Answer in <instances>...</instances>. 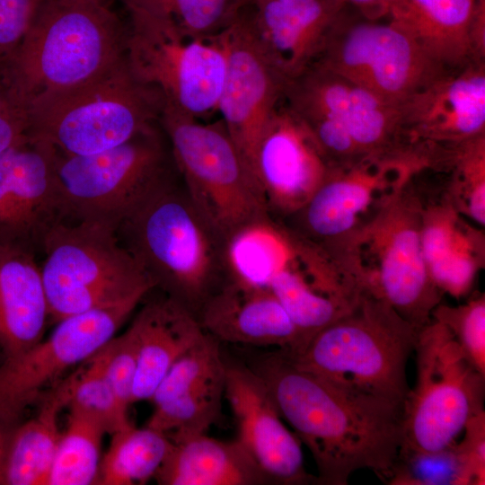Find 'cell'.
I'll return each mask as SVG.
<instances>
[{"label": "cell", "mask_w": 485, "mask_h": 485, "mask_svg": "<svg viewBox=\"0 0 485 485\" xmlns=\"http://www.w3.org/2000/svg\"><path fill=\"white\" fill-rule=\"evenodd\" d=\"M330 168L308 128L281 99L262 131L254 160L268 213L283 220L297 211Z\"/></svg>", "instance_id": "obj_17"}, {"label": "cell", "mask_w": 485, "mask_h": 485, "mask_svg": "<svg viewBox=\"0 0 485 485\" xmlns=\"http://www.w3.org/2000/svg\"><path fill=\"white\" fill-rule=\"evenodd\" d=\"M55 156L51 145L29 137L0 154V242L40 255L45 234L63 220Z\"/></svg>", "instance_id": "obj_18"}, {"label": "cell", "mask_w": 485, "mask_h": 485, "mask_svg": "<svg viewBox=\"0 0 485 485\" xmlns=\"http://www.w3.org/2000/svg\"><path fill=\"white\" fill-rule=\"evenodd\" d=\"M47 0H0V58L22 40Z\"/></svg>", "instance_id": "obj_41"}, {"label": "cell", "mask_w": 485, "mask_h": 485, "mask_svg": "<svg viewBox=\"0 0 485 485\" xmlns=\"http://www.w3.org/2000/svg\"><path fill=\"white\" fill-rule=\"evenodd\" d=\"M126 8V56L132 73L186 115L198 119L217 111L226 71L220 34L211 40L191 39L165 18Z\"/></svg>", "instance_id": "obj_13"}, {"label": "cell", "mask_w": 485, "mask_h": 485, "mask_svg": "<svg viewBox=\"0 0 485 485\" xmlns=\"http://www.w3.org/2000/svg\"><path fill=\"white\" fill-rule=\"evenodd\" d=\"M425 165L441 170L458 210L485 225V135L456 143L428 144Z\"/></svg>", "instance_id": "obj_30"}, {"label": "cell", "mask_w": 485, "mask_h": 485, "mask_svg": "<svg viewBox=\"0 0 485 485\" xmlns=\"http://www.w3.org/2000/svg\"><path fill=\"white\" fill-rule=\"evenodd\" d=\"M33 251L0 242V348L4 357L26 350L49 319L40 264Z\"/></svg>", "instance_id": "obj_25"}, {"label": "cell", "mask_w": 485, "mask_h": 485, "mask_svg": "<svg viewBox=\"0 0 485 485\" xmlns=\"http://www.w3.org/2000/svg\"><path fill=\"white\" fill-rule=\"evenodd\" d=\"M129 328L137 342L132 403L150 400L172 364L206 334L196 315L164 295L146 302Z\"/></svg>", "instance_id": "obj_26"}, {"label": "cell", "mask_w": 485, "mask_h": 485, "mask_svg": "<svg viewBox=\"0 0 485 485\" xmlns=\"http://www.w3.org/2000/svg\"><path fill=\"white\" fill-rule=\"evenodd\" d=\"M419 330L364 290L349 311L317 332L300 353L286 354L301 369L403 405L410 392L407 361Z\"/></svg>", "instance_id": "obj_5"}, {"label": "cell", "mask_w": 485, "mask_h": 485, "mask_svg": "<svg viewBox=\"0 0 485 485\" xmlns=\"http://www.w3.org/2000/svg\"><path fill=\"white\" fill-rule=\"evenodd\" d=\"M104 1H106V2L109 3V4H110V2H111L112 0H104Z\"/></svg>", "instance_id": "obj_46"}, {"label": "cell", "mask_w": 485, "mask_h": 485, "mask_svg": "<svg viewBox=\"0 0 485 485\" xmlns=\"http://www.w3.org/2000/svg\"><path fill=\"white\" fill-rule=\"evenodd\" d=\"M251 0H231V12H232V19L237 11L238 8H240L242 4H246Z\"/></svg>", "instance_id": "obj_45"}, {"label": "cell", "mask_w": 485, "mask_h": 485, "mask_svg": "<svg viewBox=\"0 0 485 485\" xmlns=\"http://www.w3.org/2000/svg\"><path fill=\"white\" fill-rule=\"evenodd\" d=\"M105 432L92 419L70 410L61 433L48 485L96 484Z\"/></svg>", "instance_id": "obj_33"}, {"label": "cell", "mask_w": 485, "mask_h": 485, "mask_svg": "<svg viewBox=\"0 0 485 485\" xmlns=\"http://www.w3.org/2000/svg\"><path fill=\"white\" fill-rule=\"evenodd\" d=\"M172 22L184 35L211 40L232 21L231 0H120Z\"/></svg>", "instance_id": "obj_36"}, {"label": "cell", "mask_w": 485, "mask_h": 485, "mask_svg": "<svg viewBox=\"0 0 485 485\" xmlns=\"http://www.w3.org/2000/svg\"><path fill=\"white\" fill-rule=\"evenodd\" d=\"M388 484L481 485L484 472L459 443L434 452H399Z\"/></svg>", "instance_id": "obj_34"}, {"label": "cell", "mask_w": 485, "mask_h": 485, "mask_svg": "<svg viewBox=\"0 0 485 485\" xmlns=\"http://www.w3.org/2000/svg\"><path fill=\"white\" fill-rule=\"evenodd\" d=\"M225 395L238 426L239 443L270 484L317 483L304 469L301 442L287 429L262 378L247 365L227 364Z\"/></svg>", "instance_id": "obj_20"}, {"label": "cell", "mask_w": 485, "mask_h": 485, "mask_svg": "<svg viewBox=\"0 0 485 485\" xmlns=\"http://www.w3.org/2000/svg\"><path fill=\"white\" fill-rule=\"evenodd\" d=\"M67 406L94 421L105 434L113 435L132 426L128 409L120 403L105 376L99 351L75 370Z\"/></svg>", "instance_id": "obj_35"}, {"label": "cell", "mask_w": 485, "mask_h": 485, "mask_svg": "<svg viewBox=\"0 0 485 485\" xmlns=\"http://www.w3.org/2000/svg\"><path fill=\"white\" fill-rule=\"evenodd\" d=\"M247 366L310 450L317 483L346 485L360 469L388 481L402 443L403 405L301 369L279 349Z\"/></svg>", "instance_id": "obj_1"}, {"label": "cell", "mask_w": 485, "mask_h": 485, "mask_svg": "<svg viewBox=\"0 0 485 485\" xmlns=\"http://www.w3.org/2000/svg\"><path fill=\"white\" fill-rule=\"evenodd\" d=\"M478 0H390L385 19L408 32L445 70L473 58L471 26Z\"/></svg>", "instance_id": "obj_27"}, {"label": "cell", "mask_w": 485, "mask_h": 485, "mask_svg": "<svg viewBox=\"0 0 485 485\" xmlns=\"http://www.w3.org/2000/svg\"><path fill=\"white\" fill-rule=\"evenodd\" d=\"M362 16L371 20L385 19L390 0H344Z\"/></svg>", "instance_id": "obj_43"}, {"label": "cell", "mask_w": 485, "mask_h": 485, "mask_svg": "<svg viewBox=\"0 0 485 485\" xmlns=\"http://www.w3.org/2000/svg\"><path fill=\"white\" fill-rule=\"evenodd\" d=\"M40 254L49 319L145 299L154 284L119 242L113 227L60 220L45 234Z\"/></svg>", "instance_id": "obj_7"}, {"label": "cell", "mask_w": 485, "mask_h": 485, "mask_svg": "<svg viewBox=\"0 0 485 485\" xmlns=\"http://www.w3.org/2000/svg\"><path fill=\"white\" fill-rule=\"evenodd\" d=\"M197 318L203 330L220 342L277 347L288 355L300 348L295 325L267 289L227 279L205 302Z\"/></svg>", "instance_id": "obj_24"}, {"label": "cell", "mask_w": 485, "mask_h": 485, "mask_svg": "<svg viewBox=\"0 0 485 485\" xmlns=\"http://www.w3.org/2000/svg\"><path fill=\"white\" fill-rule=\"evenodd\" d=\"M432 319L445 325L472 366L485 375V297L479 295L468 303L452 307L438 304Z\"/></svg>", "instance_id": "obj_38"}, {"label": "cell", "mask_w": 485, "mask_h": 485, "mask_svg": "<svg viewBox=\"0 0 485 485\" xmlns=\"http://www.w3.org/2000/svg\"><path fill=\"white\" fill-rule=\"evenodd\" d=\"M130 300L57 322L47 338L0 364V425L14 428L25 410L56 386L72 366L105 346L140 304Z\"/></svg>", "instance_id": "obj_15"}, {"label": "cell", "mask_w": 485, "mask_h": 485, "mask_svg": "<svg viewBox=\"0 0 485 485\" xmlns=\"http://www.w3.org/2000/svg\"><path fill=\"white\" fill-rule=\"evenodd\" d=\"M0 351L2 352L1 348H0Z\"/></svg>", "instance_id": "obj_47"}, {"label": "cell", "mask_w": 485, "mask_h": 485, "mask_svg": "<svg viewBox=\"0 0 485 485\" xmlns=\"http://www.w3.org/2000/svg\"><path fill=\"white\" fill-rule=\"evenodd\" d=\"M111 436L96 484H144L154 478L172 447L163 433L148 426L137 428L132 425Z\"/></svg>", "instance_id": "obj_31"}, {"label": "cell", "mask_w": 485, "mask_h": 485, "mask_svg": "<svg viewBox=\"0 0 485 485\" xmlns=\"http://www.w3.org/2000/svg\"><path fill=\"white\" fill-rule=\"evenodd\" d=\"M419 166L416 162L372 159L330 168L308 201L281 221L346 279L361 287L356 267L358 238Z\"/></svg>", "instance_id": "obj_9"}, {"label": "cell", "mask_w": 485, "mask_h": 485, "mask_svg": "<svg viewBox=\"0 0 485 485\" xmlns=\"http://www.w3.org/2000/svg\"><path fill=\"white\" fill-rule=\"evenodd\" d=\"M103 371L120 403L128 409L137 369V342L132 330L113 337L99 350Z\"/></svg>", "instance_id": "obj_39"}, {"label": "cell", "mask_w": 485, "mask_h": 485, "mask_svg": "<svg viewBox=\"0 0 485 485\" xmlns=\"http://www.w3.org/2000/svg\"><path fill=\"white\" fill-rule=\"evenodd\" d=\"M219 34L226 53V71L217 111L256 180L257 146L283 97L286 81L235 22H231Z\"/></svg>", "instance_id": "obj_21"}, {"label": "cell", "mask_w": 485, "mask_h": 485, "mask_svg": "<svg viewBox=\"0 0 485 485\" xmlns=\"http://www.w3.org/2000/svg\"><path fill=\"white\" fill-rule=\"evenodd\" d=\"M177 169L159 124L113 148L89 155L56 150L55 172L63 220L114 229L157 182Z\"/></svg>", "instance_id": "obj_8"}, {"label": "cell", "mask_w": 485, "mask_h": 485, "mask_svg": "<svg viewBox=\"0 0 485 485\" xmlns=\"http://www.w3.org/2000/svg\"><path fill=\"white\" fill-rule=\"evenodd\" d=\"M410 179L420 202L421 244L430 278L443 294L460 298L484 267L483 228L458 210L441 172L421 166Z\"/></svg>", "instance_id": "obj_16"}, {"label": "cell", "mask_w": 485, "mask_h": 485, "mask_svg": "<svg viewBox=\"0 0 485 485\" xmlns=\"http://www.w3.org/2000/svg\"><path fill=\"white\" fill-rule=\"evenodd\" d=\"M13 428L0 425V485H4V468L10 434Z\"/></svg>", "instance_id": "obj_44"}, {"label": "cell", "mask_w": 485, "mask_h": 485, "mask_svg": "<svg viewBox=\"0 0 485 485\" xmlns=\"http://www.w3.org/2000/svg\"><path fill=\"white\" fill-rule=\"evenodd\" d=\"M410 174L359 236L356 267L364 289L421 329L432 321L443 293L425 261L420 202Z\"/></svg>", "instance_id": "obj_12"}, {"label": "cell", "mask_w": 485, "mask_h": 485, "mask_svg": "<svg viewBox=\"0 0 485 485\" xmlns=\"http://www.w3.org/2000/svg\"><path fill=\"white\" fill-rule=\"evenodd\" d=\"M224 395L225 375L154 406L147 426L172 443L205 434L220 416Z\"/></svg>", "instance_id": "obj_32"}, {"label": "cell", "mask_w": 485, "mask_h": 485, "mask_svg": "<svg viewBox=\"0 0 485 485\" xmlns=\"http://www.w3.org/2000/svg\"><path fill=\"white\" fill-rule=\"evenodd\" d=\"M473 58L485 61V0H478L471 26Z\"/></svg>", "instance_id": "obj_42"}, {"label": "cell", "mask_w": 485, "mask_h": 485, "mask_svg": "<svg viewBox=\"0 0 485 485\" xmlns=\"http://www.w3.org/2000/svg\"><path fill=\"white\" fill-rule=\"evenodd\" d=\"M417 378L403 404L399 452H434L455 442L483 410L484 376L467 359L449 329L432 321L414 349Z\"/></svg>", "instance_id": "obj_11"}, {"label": "cell", "mask_w": 485, "mask_h": 485, "mask_svg": "<svg viewBox=\"0 0 485 485\" xmlns=\"http://www.w3.org/2000/svg\"><path fill=\"white\" fill-rule=\"evenodd\" d=\"M282 99L308 128L331 168L372 159L417 160L395 105L317 62L286 82Z\"/></svg>", "instance_id": "obj_6"}, {"label": "cell", "mask_w": 485, "mask_h": 485, "mask_svg": "<svg viewBox=\"0 0 485 485\" xmlns=\"http://www.w3.org/2000/svg\"><path fill=\"white\" fill-rule=\"evenodd\" d=\"M314 62L395 106L448 71L398 25L367 19L348 5Z\"/></svg>", "instance_id": "obj_14"}, {"label": "cell", "mask_w": 485, "mask_h": 485, "mask_svg": "<svg viewBox=\"0 0 485 485\" xmlns=\"http://www.w3.org/2000/svg\"><path fill=\"white\" fill-rule=\"evenodd\" d=\"M253 269L259 286L276 296L298 331L300 348L295 355L356 304H347L322 294V258L291 235L269 241L255 259Z\"/></svg>", "instance_id": "obj_23"}, {"label": "cell", "mask_w": 485, "mask_h": 485, "mask_svg": "<svg viewBox=\"0 0 485 485\" xmlns=\"http://www.w3.org/2000/svg\"><path fill=\"white\" fill-rule=\"evenodd\" d=\"M347 5L344 0H251L237 9L231 22L287 82L316 60Z\"/></svg>", "instance_id": "obj_19"}, {"label": "cell", "mask_w": 485, "mask_h": 485, "mask_svg": "<svg viewBox=\"0 0 485 485\" xmlns=\"http://www.w3.org/2000/svg\"><path fill=\"white\" fill-rule=\"evenodd\" d=\"M154 478L163 485L270 484L237 439L222 441L206 434L172 443Z\"/></svg>", "instance_id": "obj_28"}, {"label": "cell", "mask_w": 485, "mask_h": 485, "mask_svg": "<svg viewBox=\"0 0 485 485\" xmlns=\"http://www.w3.org/2000/svg\"><path fill=\"white\" fill-rule=\"evenodd\" d=\"M159 122L187 192L223 237L269 214L256 180L221 119L202 123L165 103Z\"/></svg>", "instance_id": "obj_10"}, {"label": "cell", "mask_w": 485, "mask_h": 485, "mask_svg": "<svg viewBox=\"0 0 485 485\" xmlns=\"http://www.w3.org/2000/svg\"><path fill=\"white\" fill-rule=\"evenodd\" d=\"M404 137L421 144L456 143L485 135V61L447 71L396 106Z\"/></svg>", "instance_id": "obj_22"}, {"label": "cell", "mask_w": 485, "mask_h": 485, "mask_svg": "<svg viewBox=\"0 0 485 485\" xmlns=\"http://www.w3.org/2000/svg\"><path fill=\"white\" fill-rule=\"evenodd\" d=\"M115 231L154 289L196 317L227 280L224 237L190 198L178 168L152 187Z\"/></svg>", "instance_id": "obj_2"}, {"label": "cell", "mask_w": 485, "mask_h": 485, "mask_svg": "<svg viewBox=\"0 0 485 485\" xmlns=\"http://www.w3.org/2000/svg\"><path fill=\"white\" fill-rule=\"evenodd\" d=\"M29 105L0 65V154L28 137Z\"/></svg>", "instance_id": "obj_40"}, {"label": "cell", "mask_w": 485, "mask_h": 485, "mask_svg": "<svg viewBox=\"0 0 485 485\" xmlns=\"http://www.w3.org/2000/svg\"><path fill=\"white\" fill-rule=\"evenodd\" d=\"M165 103L156 87L132 73L125 56L93 79L32 100L28 137L66 155L93 154L159 124Z\"/></svg>", "instance_id": "obj_4"}, {"label": "cell", "mask_w": 485, "mask_h": 485, "mask_svg": "<svg viewBox=\"0 0 485 485\" xmlns=\"http://www.w3.org/2000/svg\"><path fill=\"white\" fill-rule=\"evenodd\" d=\"M128 25L104 0H47L0 65L30 105L101 75L126 56Z\"/></svg>", "instance_id": "obj_3"}, {"label": "cell", "mask_w": 485, "mask_h": 485, "mask_svg": "<svg viewBox=\"0 0 485 485\" xmlns=\"http://www.w3.org/2000/svg\"><path fill=\"white\" fill-rule=\"evenodd\" d=\"M220 341L208 333L180 357L156 386L150 400L154 406L225 375Z\"/></svg>", "instance_id": "obj_37"}, {"label": "cell", "mask_w": 485, "mask_h": 485, "mask_svg": "<svg viewBox=\"0 0 485 485\" xmlns=\"http://www.w3.org/2000/svg\"><path fill=\"white\" fill-rule=\"evenodd\" d=\"M75 371L41 398L40 410L11 431L4 485H48L61 433L57 418L69 402Z\"/></svg>", "instance_id": "obj_29"}]
</instances>
